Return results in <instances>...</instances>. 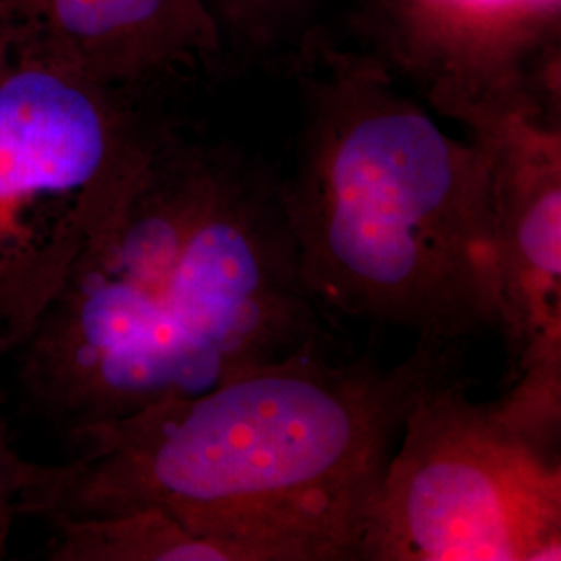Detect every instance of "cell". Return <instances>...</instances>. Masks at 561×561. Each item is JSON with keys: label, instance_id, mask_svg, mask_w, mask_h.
Segmentation results:
<instances>
[{"label": "cell", "instance_id": "5b68a950", "mask_svg": "<svg viewBox=\"0 0 561 561\" xmlns=\"http://www.w3.org/2000/svg\"><path fill=\"white\" fill-rule=\"evenodd\" d=\"M466 123L489 152L514 387L503 421L545 454L561 431V138L535 108H484Z\"/></svg>", "mask_w": 561, "mask_h": 561}, {"label": "cell", "instance_id": "ba28073f", "mask_svg": "<svg viewBox=\"0 0 561 561\" xmlns=\"http://www.w3.org/2000/svg\"><path fill=\"white\" fill-rule=\"evenodd\" d=\"M217 25H229L248 36L271 34L275 25L300 9L304 0H204Z\"/></svg>", "mask_w": 561, "mask_h": 561}, {"label": "cell", "instance_id": "3957f363", "mask_svg": "<svg viewBox=\"0 0 561 561\" xmlns=\"http://www.w3.org/2000/svg\"><path fill=\"white\" fill-rule=\"evenodd\" d=\"M162 129L125 90L0 41V356L101 238Z\"/></svg>", "mask_w": 561, "mask_h": 561}, {"label": "cell", "instance_id": "8992f818", "mask_svg": "<svg viewBox=\"0 0 561 561\" xmlns=\"http://www.w3.org/2000/svg\"><path fill=\"white\" fill-rule=\"evenodd\" d=\"M0 41L129 90L219 48L204 0H0Z\"/></svg>", "mask_w": 561, "mask_h": 561}, {"label": "cell", "instance_id": "7a4b0ae2", "mask_svg": "<svg viewBox=\"0 0 561 561\" xmlns=\"http://www.w3.org/2000/svg\"><path fill=\"white\" fill-rule=\"evenodd\" d=\"M279 192L314 304L421 340L502 331L489 152L447 136L379 67L341 62L314 83Z\"/></svg>", "mask_w": 561, "mask_h": 561}, {"label": "cell", "instance_id": "9c48e42d", "mask_svg": "<svg viewBox=\"0 0 561 561\" xmlns=\"http://www.w3.org/2000/svg\"><path fill=\"white\" fill-rule=\"evenodd\" d=\"M32 461L21 458L13 449L7 424L0 416V560L7 558L11 530L21 518V493L30 477Z\"/></svg>", "mask_w": 561, "mask_h": 561}, {"label": "cell", "instance_id": "30bf717a", "mask_svg": "<svg viewBox=\"0 0 561 561\" xmlns=\"http://www.w3.org/2000/svg\"><path fill=\"white\" fill-rule=\"evenodd\" d=\"M442 7L468 13L474 18H495V15H510L520 11H537L545 7H553L558 0H433Z\"/></svg>", "mask_w": 561, "mask_h": 561}, {"label": "cell", "instance_id": "6da1fadb", "mask_svg": "<svg viewBox=\"0 0 561 561\" xmlns=\"http://www.w3.org/2000/svg\"><path fill=\"white\" fill-rule=\"evenodd\" d=\"M451 341L393 368L312 352L204 393L83 428L62 463L32 461L21 518L154 507L241 561L360 560L382 472L412 403L454 375Z\"/></svg>", "mask_w": 561, "mask_h": 561}, {"label": "cell", "instance_id": "52a82bcc", "mask_svg": "<svg viewBox=\"0 0 561 561\" xmlns=\"http://www.w3.org/2000/svg\"><path fill=\"white\" fill-rule=\"evenodd\" d=\"M50 561H241L229 545L190 530L154 507L48 520Z\"/></svg>", "mask_w": 561, "mask_h": 561}, {"label": "cell", "instance_id": "277c9868", "mask_svg": "<svg viewBox=\"0 0 561 561\" xmlns=\"http://www.w3.org/2000/svg\"><path fill=\"white\" fill-rule=\"evenodd\" d=\"M362 537L364 561H560V456L454 375L412 403Z\"/></svg>", "mask_w": 561, "mask_h": 561}]
</instances>
